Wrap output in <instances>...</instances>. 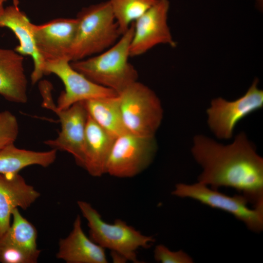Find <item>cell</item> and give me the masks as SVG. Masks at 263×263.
Masks as SVG:
<instances>
[{
  "mask_svg": "<svg viewBox=\"0 0 263 263\" xmlns=\"http://www.w3.org/2000/svg\"><path fill=\"white\" fill-rule=\"evenodd\" d=\"M191 152L202 169L198 182L214 189L232 188L253 207H263V159L244 132L226 145L196 135Z\"/></svg>",
  "mask_w": 263,
  "mask_h": 263,
  "instance_id": "6da1fadb",
  "label": "cell"
},
{
  "mask_svg": "<svg viewBox=\"0 0 263 263\" xmlns=\"http://www.w3.org/2000/svg\"><path fill=\"white\" fill-rule=\"evenodd\" d=\"M133 34L132 23L111 47L95 56L71 61L72 67L93 82L119 94L137 81V72L129 62Z\"/></svg>",
  "mask_w": 263,
  "mask_h": 263,
  "instance_id": "7a4b0ae2",
  "label": "cell"
},
{
  "mask_svg": "<svg viewBox=\"0 0 263 263\" xmlns=\"http://www.w3.org/2000/svg\"><path fill=\"white\" fill-rule=\"evenodd\" d=\"M76 18L77 31L68 55L71 61L102 53L122 36L109 0L83 8Z\"/></svg>",
  "mask_w": 263,
  "mask_h": 263,
  "instance_id": "3957f363",
  "label": "cell"
},
{
  "mask_svg": "<svg viewBox=\"0 0 263 263\" xmlns=\"http://www.w3.org/2000/svg\"><path fill=\"white\" fill-rule=\"evenodd\" d=\"M77 204L87 220L90 238L104 249L110 250L117 259L139 263L137 249L149 248L155 241L153 236L143 234L121 219L107 223L89 203L78 201Z\"/></svg>",
  "mask_w": 263,
  "mask_h": 263,
  "instance_id": "277c9868",
  "label": "cell"
},
{
  "mask_svg": "<svg viewBox=\"0 0 263 263\" xmlns=\"http://www.w3.org/2000/svg\"><path fill=\"white\" fill-rule=\"evenodd\" d=\"M38 89L42 97V106L54 112L58 116L61 130L56 138L44 141V144L56 150L66 151L83 168L84 138L88 116L83 101L75 103L68 108L58 109L53 99V86L46 80H40Z\"/></svg>",
  "mask_w": 263,
  "mask_h": 263,
  "instance_id": "5b68a950",
  "label": "cell"
},
{
  "mask_svg": "<svg viewBox=\"0 0 263 263\" xmlns=\"http://www.w3.org/2000/svg\"><path fill=\"white\" fill-rule=\"evenodd\" d=\"M118 95L127 131L139 136L155 137L163 117L161 102L156 94L137 81Z\"/></svg>",
  "mask_w": 263,
  "mask_h": 263,
  "instance_id": "8992f818",
  "label": "cell"
},
{
  "mask_svg": "<svg viewBox=\"0 0 263 263\" xmlns=\"http://www.w3.org/2000/svg\"><path fill=\"white\" fill-rule=\"evenodd\" d=\"M171 194L227 212L252 232L260 233L263 230V207H249L248 200L241 194L229 196L197 182L176 184Z\"/></svg>",
  "mask_w": 263,
  "mask_h": 263,
  "instance_id": "52a82bcc",
  "label": "cell"
},
{
  "mask_svg": "<svg viewBox=\"0 0 263 263\" xmlns=\"http://www.w3.org/2000/svg\"><path fill=\"white\" fill-rule=\"evenodd\" d=\"M157 147L155 137L129 132L117 136L107 160L105 173L118 178L137 175L151 163Z\"/></svg>",
  "mask_w": 263,
  "mask_h": 263,
  "instance_id": "ba28073f",
  "label": "cell"
},
{
  "mask_svg": "<svg viewBox=\"0 0 263 263\" xmlns=\"http://www.w3.org/2000/svg\"><path fill=\"white\" fill-rule=\"evenodd\" d=\"M255 78L246 92L232 101L222 97L211 101L207 110L208 125L219 139L232 138L237 124L243 118L263 107V91L258 87Z\"/></svg>",
  "mask_w": 263,
  "mask_h": 263,
  "instance_id": "9c48e42d",
  "label": "cell"
},
{
  "mask_svg": "<svg viewBox=\"0 0 263 263\" xmlns=\"http://www.w3.org/2000/svg\"><path fill=\"white\" fill-rule=\"evenodd\" d=\"M169 8V0H157L133 22V34L130 47L131 57L143 55L161 44L173 48L176 46L168 24Z\"/></svg>",
  "mask_w": 263,
  "mask_h": 263,
  "instance_id": "30bf717a",
  "label": "cell"
},
{
  "mask_svg": "<svg viewBox=\"0 0 263 263\" xmlns=\"http://www.w3.org/2000/svg\"><path fill=\"white\" fill-rule=\"evenodd\" d=\"M68 57L45 62L44 75L53 74L63 82L65 90L57 100L58 109L90 99L118 95L113 90L97 84L75 70Z\"/></svg>",
  "mask_w": 263,
  "mask_h": 263,
  "instance_id": "8fae6325",
  "label": "cell"
},
{
  "mask_svg": "<svg viewBox=\"0 0 263 263\" xmlns=\"http://www.w3.org/2000/svg\"><path fill=\"white\" fill-rule=\"evenodd\" d=\"M77 25L76 18H58L42 24H34L36 46L45 62L68 58Z\"/></svg>",
  "mask_w": 263,
  "mask_h": 263,
  "instance_id": "7c38bea8",
  "label": "cell"
},
{
  "mask_svg": "<svg viewBox=\"0 0 263 263\" xmlns=\"http://www.w3.org/2000/svg\"><path fill=\"white\" fill-rule=\"evenodd\" d=\"M34 25L26 14L20 9L18 0H13L12 4L4 8L0 18V28L11 30L19 41L14 50L23 56H30L33 59L34 68L31 75L33 85L40 80L44 75L45 64L36 46Z\"/></svg>",
  "mask_w": 263,
  "mask_h": 263,
  "instance_id": "4fadbf2b",
  "label": "cell"
},
{
  "mask_svg": "<svg viewBox=\"0 0 263 263\" xmlns=\"http://www.w3.org/2000/svg\"><path fill=\"white\" fill-rule=\"evenodd\" d=\"M40 196L19 173H0V237L11 225L13 211L28 209Z\"/></svg>",
  "mask_w": 263,
  "mask_h": 263,
  "instance_id": "5bb4252c",
  "label": "cell"
},
{
  "mask_svg": "<svg viewBox=\"0 0 263 263\" xmlns=\"http://www.w3.org/2000/svg\"><path fill=\"white\" fill-rule=\"evenodd\" d=\"M79 215L69 234L59 240L56 257L67 263H107L105 249L84 233Z\"/></svg>",
  "mask_w": 263,
  "mask_h": 263,
  "instance_id": "9a60e30c",
  "label": "cell"
},
{
  "mask_svg": "<svg viewBox=\"0 0 263 263\" xmlns=\"http://www.w3.org/2000/svg\"><path fill=\"white\" fill-rule=\"evenodd\" d=\"M24 57L13 49L0 47V96L13 103L28 101V81Z\"/></svg>",
  "mask_w": 263,
  "mask_h": 263,
  "instance_id": "2e32d148",
  "label": "cell"
},
{
  "mask_svg": "<svg viewBox=\"0 0 263 263\" xmlns=\"http://www.w3.org/2000/svg\"><path fill=\"white\" fill-rule=\"evenodd\" d=\"M115 138L88 115L85 132L83 168L91 176L100 177L105 173L107 160Z\"/></svg>",
  "mask_w": 263,
  "mask_h": 263,
  "instance_id": "e0dca14e",
  "label": "cell"
},
{
  "mask_svg": "<svg viewBox=\"0 0 263 263\" xmlns=\"http://www.w3.org/2000/svg\"><path fill=\"white\" fill-rule=\"evenodd\" d=\"M57 150L34 151L19 149L14 144L0 151V173H17L32 165L47 168L53 164L56 158Z\"/></svg>",
  "mask_w": 263,
  "mask_h": 263,
  "instance_id": "ac0fdd59",
  "label": "cell"
},
{
  "mask_svg": "<svg viewBox=\"0 0 263 263\" xmlns=\"http://www.w3.org/2000/svg\"><path fill=\"white\" fill-rule=\"evenodd\" d=\"M83 102L88 115L113 136L128 132L123 121L118 95L90 99Z\"/></svg>",
  "mask_w": 263,
  "mask_h": 263,
  "instance_id": "d6986e66",
  "label": "cell"
},
{
  "mask_svg": "<svg viewBox=\"0 0 263 263\" xmlns=\"http://www.w3.org/2000/svg\"><path fill=\"white\" fill-rule=\"evenodd\" d=\"M12 220L9 228L0 237L23 249L39 250L38 248V231L36 227L22 215L18 208L13 211Z\"/></svg>",
  "mask_w": 263,
  "mask_h": 263,
  "instance_id": "ffe728a7",
  "label": "cell"
},
{
  "mask_svg": "<svg viewBox=\"0 0 263 263\" xmlns=\"http://www.w3.org/2000/svg\"><path fill=\"white\" fill-rule=\"evenodd\" d=\"M121 33L123 34L131 25L150 8L157 0H109Z\"/></svg>",
  "mask_w": 263,
  "mask_h": 263,
  "instance_id": "44dd1931",
  "label": "cell"
},
{
  "mask_svg": "<svg viewBox=\"0 0 263 263\" xmlns=\"http://www.w3.org/2000/svg\"><path fill=\"white\" fill-rule=\"evenodd\" d=\"M41 250L20 248L0 237V262L1 263H36Z\"/></svg>",
  "mask_w": 263,
  "mask_h": 263,
  "instance_id": "7402d4cb",
  "label": "cell"
},
{
  "mask_svg": "<svg viewBox=\"0 0 263 263\" xmlns=\"http://www.w3.org/2000/svg\"><path fill=\"white\" fill-rule=\"evenodd\" d=\"M19 133V125L16 116L9 111H0V151L14 144Z\"/></svg>",
  "mask_w": 263,
  "mask_h": 263,
  "instance_id": "603a6c76",
  "label": "cell"
},
{
  "mask_svg": "<svg viewBox=\"0 0 263 263\" xmlns=\"http://www.w3.org/2000/svg\"><path fill=\"white\" fill-rule=\"evenodd\" d=\"M155 260L162 263H192L193 259L182 250L171 251L163 244L157 245L153 252Z\"/></svg>",
  "mask_w": 263,
  "mask_h": 263,
  "instance_id": "cb8c5ba5",
  "label": "cell"
},
{
  "mask_svg": "<svg viewBox=\"0 0 263 263\" xmlns=\"http://www.w3.org/2000/svg\"><path fill=\"white\" fill-rule=\"evenodd\" d=\"M7 0H0V18L2 16L5 8L4 4Z\"/></svg>",
  "mask_w": 263,
  "mask_h": 263,
  "instance_id": "d4e9b609",
  "label": "cell"
},
{
  "mask_svg": "<svg viewBox=\"0 0 263 263\" xmlns=\"http://www.w3.org/2000/svg\"><path fill=\"white\" fill-rule=\"evenodd\" d=\"M256 2L258 9L261 11L262 10L263 7V0H256Z\"/></svg>",
  "mask_w": 263,
  "mask_h": 263,
  "instance_id": "484cf974",
  "label": "cell"
}]
</instances>
